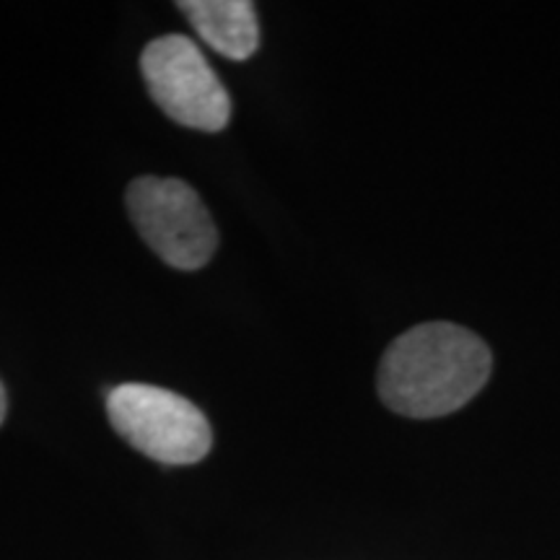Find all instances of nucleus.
Segmentation results:
<instances>
[{
    "label": "nucleus",
    "mask_w": 560,
    "mask_h": 560,
    "mask_svg": "<svg viewBox=\"0 0 560 560\" xmlns=\"http://www.w3.org/2000/svg\"><path fill=\"white\" fill-rule=\"evenodd\" d=\"M107 416L132 450L161 465H195L213 444L206 412L153 384H117L107 395Z\"/></svg>",
    "instance_id": "f03ea898"
},
{
    "label": "nucleus",
    "mask_w": 560,
    "mask_h": 560,
    "mask_svg": "<svg viewBox=\"0 0 560 560\" xmlns=\"http://www.w3.org/2000/svg\"><path fill=\"white\" fill-rule=\"evenodd\" d=\"M177 9L223 58L247 60L260 47V24L249 0H182Z\"/></svg>",
    "instance_id": "39448f33"
},
{
    "label": "nucleus",
    "mask_w": 560,
    "mask_h": 560,
    "mask_svg": "<svg viewBox=\"0 0 560 560\" xmlns=\"http://www.w3.org/2000/svg\"><path fill=\"white\" fill-rule=\"evenodd\" d=\"M132 226L166 265L198 270L219 247V229L206 202L187 182L172 177H138L128 187Z\"/></svg>",
    "instance_id": "7ed1b4c3"
},
{
    "label": "nucleus",
    "mask_w": 560,
    "mask_h": 560,
    "mask_svg": "<svg viewBox=\"0 0 560 560\" xmlns=\"http://www.w3.org/2000/svg\"><path fill=\"white\" fill-rule=\"evenodd\" d=\"M5 410H9V397H5V387L0 384V423L5 420Z\"/></svg>",
    "instance_id": "423d86ee"
},
{
    "label": "nucleus",
    "mask_w": 560,
    "mask_h": 560,
    "mask_svg": "<svg viewBox=\"0 0 560 560\" xmlns=\"http://www.w3.org/2000/svg\"><path fill=\"white\" fill-rule=\"evenodd\" d=\"M145 86L174 122L202 132L229 125L231 100L206 55L185 34H164L140 55Z\"/></svg>",
    "instance_id": "20e7f679"
},
{
    "label": "nucleus",
    "mask_w": 560,
    "mask_h": 560,
    "mask_svg": "<svg viewBox=\"0 0 560 560\" xmlns=\"http://www.w3.org/2000/svg\"><path fill=\"white\" fill-rule=\"evenodd\" d=\"M493 355L482 338L452 322H425L400 335L380 363V397L392 412L441 418L486 387Z\"/></svg>",
    "instance_id": "f257e3e1"
}]
</instances>
